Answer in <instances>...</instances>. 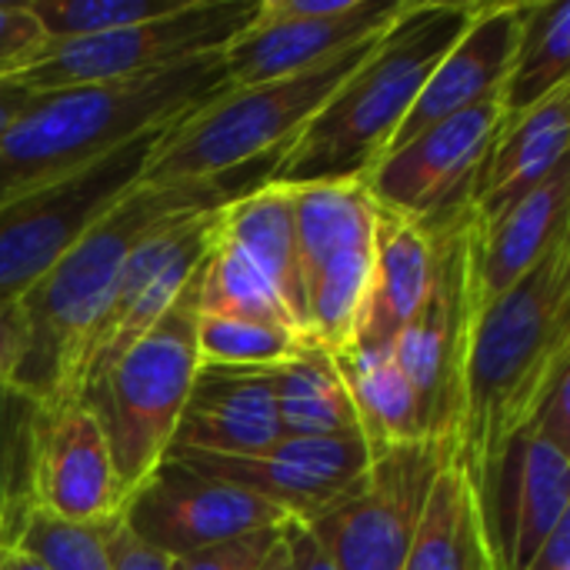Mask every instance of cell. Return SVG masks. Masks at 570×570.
Masks as SVG:
<instances>
[{"mask_svg":"<svg viewBox=\"0 0 570 570\" xmlns=\"http://www.w3.org/2000/svg\"><path fill=\"white\" fill-rule=\"evenodd\" d=\"M267 170L271 164L180 187L137 184L30 291L20 294L27 344L13 387L30 394L43 411L80 401L87 347L107 314L130 250L167 217L227 204L230 197L264 184Z\"/></svg>","mask_w":570,"mask_h":570,"instance_id":"6da1fadb","label":"cell"},{"mask_svg":"<svg viewBox=\"0 0 570 570\" xmlns=\"http://www.w3.org/2000/svg\"><path fill=\"white\" fill-rule=\"evenodd\" d=\"M564 374H570V237L474 321L454 461L478 504L508 448Z\"/></svg>","mask_w":570,"mask_h":570,"instance_id":"7a4b0ae2","label":"cell"},{"mask_svg":"<svg viewBox=\"0 0 570 570\" xmlns=\"http://www.w3.org/2000/svg\"><path fill=\"white\" fill-rule=\"evenodd\" d=\"M474 10L478 0H404L361 67L274 157L267 184L364 180Z\"/></svg>","mask_w":570,"mask_h":570,"instance_id":"3957f363","label":"cell"},{"mask_svg":"<svg viewBox=\"0 0 570 570\" xmlns=\"http://www.w3.org/2000/svg\"><path fill=\"white\" fill-rule=\"evenodd\" d=\"M224 90H230L224 60L210 53L127 83L40 94L0 137V207L210 104Z\"/></svg>","mask_w":570,"mask_h":570,"instance_id":"277c9868","label":"cell"},{"mask_svg":"<svg viewBox=\"0 0 570 570\" xmlns=\"http://www.w3.org/2000/svg\"><path fill=\"white\" fill-rule=\"evenodd\" d=\"M381 33L341 50L337 57L304 73L224 90L210 104L197 107L170 127V134L150 157L140 187L207 184L274 164V157L307 127V120L327 104V97L361 67Z\"/></svg>","mask_w":570,"mask_h":570,"instance_id":"5b68a950","label":"cell"},{"mask_svg":"<svg viewBox=\"0 0 570 570\" xmlns=\"http://www.w3.org/2000/svg\"><path fill=\"white\" fill-rule=\"evenodd\" d=\"M197 277L184 297L80 394L107 441L127 498L167 461L197 377Z\"/></svg>","mask_w":570,"mask_h":570,"instance_id":"8992f818","label":"cell"},{"mask_svg":"<svg viewBox=\"0 0 570 570\" xmlns=\"http://www.w3.org/2000/svg\"><path fill=\"white\" fill-rule=\"evenodd\" d=\"M257 13V0H187L180 10L80 40H47L13 77L37 94L107 87L220 53Z\"/></svg>","mask_w":570,"mask_h":570,"instance_id":"52a82bcc","label":"cell"},{"mask_svg":"<svg viewBox=\"0 0 570 570\" xmlns=\"http://www.w3.org/2000/svg\"><path fill=\"white\" fill-rule=\"evenodd\" d=\"M177 120L144 130L100 160L3 204L0 297H20L23 291H30L114 204H120L140 184L150 157Z\"/></svg>","mask_w":570,"mask_h":570,"instance_id":"ba28073f","label":"cell"},{"mask_svg":"<svg viewBox=\"0 0 570 570\" xmlns=\"http://www.w3.org/2000/svg\"><path fill=\"white\" fill-rule=\"evenodd\" d=\"M468 227L471 214L424 227L434 244L431 287L411 324L394 341V357L417 394L424 441L444 458H454L464 364L478 321L468 274Z\"/></svg>","mask_w":570,"mask_h":570,"instance_id":"9c48e42d","label":"cell"},{"mask_svg":"<svg viewBox=\"0 0 570 570\" xmlns=\"http://www.w3.org/2000/svg\"><path fill=\"white\" fill-rule=\"evenodd\" d=\"M504 127V100L488 97L384 154L361 180L371 200L421 227L471 214L474 187Z\"/></svg>","mask_w":570,"mask_h":570,"instance_id":"30bf717a","label":"cell"},{"mask_svg":"<svg viewBox=\"0 0 570 570\" xmlns=\"http://www.w3.org/2000/svg\"><path fill=\"white\" fill-rule=\"evenodd\" d=\"M451 461L431 444L381 448L357 488L307 528L337 570H404L428 491Z\"/></svg>","mask_w":570,"mask_h":570,"instance_id":"8fae6325","label":"cell"},{"mask_svg":"<svg viewBox=\"0 0 570 570\" xmlns=\"http://www.w3.org/2000/svg\"><path fill=\"white\" fill-rule=\"evenodd\" d=\"M120 518L144 544L157 548L170 561L254 531L291 524V518L267 501L227 481H214L177 458H167L127 498Z\"/></svg>","mask_w":570,"mask_h":570,"instance_id":"7c38bea8","label":"cell"},{"mask_svg":"<svg viewBox=\"0 0 570 570\" xmlns=\"http://www.w3.org/2000/svg\"><path fill=\"white\" fill-rule=\"evenodd\" d=\"M167 458L267 501L297 524H311L357 488L371 468L374 448L364 434H341L281 438L257 458H210L187 451H170Z\"/></svg>","mask_w":570,"mask_h":570,"instance_id":"4fadbf2b","label":"cell"},{"mask_svg":"<svg viewBox=\"0 0 570 570\" xmlns=\"http://www.w3.org/2000/svg\"><path fill=\"white\" fill-rule=\"evenodd\" d=\"M484 534L498 570H528L570 518V451L528 424L508 448L484 501Z\"/></svg>","mask_w":570,"mask_h":570,"instance_id":"5bb4252c","label":"cell"},{"mask_svg":"<svg viewBox=\"0 0 570 570\" xmlns=\"http://www.w3.org/2000/svg\"><path fill=\"white\" fill-rule=\"evenodd\" d=\"M404 0H354L337 17H271L261 10L254 20L220 50L230 90L257 87L304 73L341 50L381 33L401 10Z\"/></svg>","mask_w":570,"mask_h":570,"instance_id":"9a60e30c","label":"cell"},{"mask_svg":"<svg viewBox=\"0 0 570 570\" xmlns=\"http://www.w3.org/2000/svg\"><path fill=\"white\" fill-rule=\"evenodd\" d=\"M127 494L117 481L107 441L83 401L47 411L33 471V508L73 524H110Z\"/></svg>","mask_w":570,"mask_h":570,"instance_id":"2e32d148","label":"cell"},{"mask_svg":"<svg viewBox=\"0 0 570 570\" xmlns=\"http://www.w3.org/2000/svg\"><path fill=\"white\" fill-rule=\"evenodd\" d=\"M570 164L524 194L501 217L468 227V274L474 317L518 287L561 240L570 237Z\"/></svg>","mask_w":570,"mask_h":570,"instance_id":"e0dca14e","label":"cell"},{"mask_svg":"<svg viewBox=\"0 0 570 570\" xmlns=\"http://www.w3.org/2000/svg\"><path fill=\"white\" fill-rule=\"evenodd\" d=\"M274 367H197L170 451L257 458L284 431L274 404Z\"/></svg>","mask_w":570,"mask_h":570,"instance_id":"ac0fdd59","label":"cell"},{"mask_svg":"<svg viewBox=\"0 0 570 570\" xmlns=\"http://www.w3.org/2000/svg\"><path fill=\"white\" fill-rule=\"evenodd\" d=\"M521 27V3H478L471 23L454 40V47L441 57V63L431 70L424 90L417 94L414 107L401 120L391 147H404L428 127L441 124L451 114H461L488 97H498L514 57Z\"/></svg>","mask_w":570,"mask_h":570,"instance_id":"d6986e66","label":"cell"},{"mask_svg":"<svg viewBox=\"0 0 570 570\" xmlns=\"http://www.w3.org/2000/svg\"><path fill=\"white\" fill-rule=\"evenodd\" d=\"M568 144L570 83L534 104L528 114L504 120L474 187L471 217L478 224H488L514 207L568 160Z\"/></svg>","mask_w":570,"mask_h":570,"instance_id":"ffe728a7","label":"cell"},{"mask_svg":"<svg viewBox=\"0 0 570 570\" xmlns=\"http://www.w3.org/2000/svg\"><path fill=\"white\" fill-rule=\"evenodd\" d=\"M434 271L431 234L404 214L377 207L374 220V271L364 321L351 347H394L428 297Z\"/></svg>","mask_w":570,"mask_h":570,"instance_id":"44dd1931","label":"cell"},{"mask_svg":"<svg viewBox=\"0 0 570 570\" xmlns=\"http://www.w3.org/2000/svg\"><path fill=\"white\" fill-rule=\"evenodd\" d=\"M220 237L267 277V284L277 291V297L304 331V291L297 274L291 187L264 180L230 197L220 210Z\"/></svg>","mask_w":570,"mask_h":570,"instance_id":"7402d4cb","label":"cell"},{"mask_svg":"<svg viewBox=\"0 0 570 570\" xmlns=\"http://www.w3.org/2000/svg\"><path fill=\"white\" fill-rule=\"evenodd\" d=\"M404 570H498L478 494L454 458L441 464L428 491Z\"/></svg>","mask_w":570,"mask_h":570,"instance_id":"603a6c76","label":"cell"},{"mask_svg":"<svg viewBox=\"0 0 570 570\" xmlns=\"http://www.w3.org/2000/svg\"><path fill=\"white\" fill-rule=\"evenodd\" d=\"M331 357L351 394L357 428L374 451L424 441L417 394L404 377L394 347H347Z\"/></svg>","mask_w":570,"mask_h":570,"instance_id":"cb8c5ba5","label":"cell"},{"mask_svg":"<svg viewBox=\"0 0 570 570\" xmlns=\"http://www.w3.org/2000/svg\"><path fill=\"white\" fill-rule=\"evenodd\" d=\"M271 381L284 438L361 434L351 394L327 351L307 344L297 357L277 364Z\"/></svg>","mask_w":570,"mask_h":570,"instance_id":"d4e9b609","label":"cell"},{"mask_svg":"<svg viewBox=\"0 0 570 570\" xmlns=\"http://www.w3.org/2000/svg\"><path fill=\"white\" fill-rule=\"evenodd\" d=\"M570 83V0L521 3L514 57L501 87L504 120L528 114L534 104Z\"/></svg>","mask_w":570,"mask_h":570,"instance_id":"484cf974","label":"cell"},{"mask_svg":"<svg viewBox=\"0 0 570 570\" xmlns=\"http://www.w3.org/2000/svg\"><path fill=\"white\" fill-rule=\"evenodd\" d=\"M47 411L20 387L0 381V538L13 541L33 511V471Z\"/></svg>","mask_w":570,"mask_h":570,"instance_id":"4316f807","label":"cell"},{"mask_svg":"<svg viewBox=\"0 0 570 570\" xmlns=\"http://www.w3.org/2000/svg\"><path fill=\"white\" fill-rule=\"evenodd\" d=\"M197 314L297 327V321L291 317V311L277 297V291L267 284V277L237 247H230L220 234H217V244L207 254L200 277H197Z\"/></svg>","mask_w":570,"mask_h":570,"instance_id":"83f0119b","label":"cell"},{"mask_svg":"<svg viewBox=\"0 0 570 570\" xmlns=\"http://www.w3.org/2000/svg\"><path fill=\"white\" fill-rule=\"evenodd\" d=\"M194 344H197V367H277L297 357L311 341L287 324L197 314Z\"/></svg>","mask_w":570,"mask_h":570,"instance_id":"f1b7e54d","label":"cell"},{"mask_svg":"<svg viewBox=\"0 0 570 570\" xmlns=\"http://www.w3.org/2000/svg\"><path fill=\"white\" fill-rule=\"evenodd\" d=\"M184 3L187 0H27L23 7L40 23L43 37L53 43L160 20L180 10Z\"/></svg>","mask_w":570,"mask_h":570,"instance_id":"f546056e","label":"cell"},{"mask_svg":"<svg viewBox=\"0 0 570 570\" xmlns=\"http://www.w3.org/2000/svg\"><path fill=\"white\" fill-rule=\"evenodd\" d=\"M110 524H73L33 508L17 528L10 548L33 558L47 570H110L107 561Z\"/></svg>","mask_w":570,"mask_h":570,"instance_id":"4dcf8cb0","label":"cell"},{"mask_svg":"<svg viewBox=\"0 0 570 570\" xmlns=\"http://www.w3.org/2000/svg\"><path fill=\"white\" fill-rule=\"evenodd\" d=\"M284 528H271V531H254L214 548H204L190 558H177L174 570H261L267 554L274 551V544L281 541Z\"/></svg>","mask_w":570,"mask_h":570,"instance_id":"1f68e13d","label":"cell"},{"mask_svg":"<svg viewBox=\"0 0 570 570\" xmlns=\"http://www.w3.org/2000/svg\"><path fill=\"white\" fill-rule=\"evenodd\" d=\"M47 43L40 23L27 13L23 3H0V63L17 70L33 50Z\"/></svg>","mask_w":570,"mask_h":570,"instance_id":"d6a6232c","label":"cell"},{"mask_svg":"<svg viewBox=\"0 0 570 570\" xmlns=\"http://www.w3.org/2000/svg\"><path fill=\"white\" fill-rule=\"evenodd\" d=\"M107 561H110V570H174V561L160 554L157 548L144 544L124 524V518H117L107 528Z\"/></svg>","mask_w":570,"mask_h":570,"instance_id":"836d02e7","label":"cell"},{"mask_svg":"<svg viewBox=\"0 0 570 570\" xmlns=\"http://www.w3.org/2000/svg\"><path fill=\"white\" fill-rule=\"evenodd\" d=\"M23 344H27V327H23L20 297H0V381L13 384V374L23 357Z\"/></svg>","mask_w":570,"mask_h":570,"instance_id":"e575fe53","label":"cell"},{"mask_svg":"<svg viewBox=\"0 0 570 570\" xmlns=\"http://www.w3.org/2000/svg\"><path fill=\"white\" fill-rule=\"evenodd\" d=\"M284 541H287L294 570H337V564L331 561V554L324 551V544L317 541V534L307 524L291 521L284 528Z\"/></svg>","mask_w":570,"mask_h":570,"instance_id":"d590c367","label":"cell"},{"mask_svg":"<svg viewBox=\"0 0 570 570\" xmlns=\"http://www.w3.org/2000/svg\"><path fill=\"white\" fill-rule=\"evenodd\" d=\"M40 94L27 83H20L13 73H0V137L7 134V127L37 100Z\"/></svg>","mask_w":570,"mask_h":570,"instance_id":"8d00e7d4","label":"cell"},{"mask_svg":"<svg viewBox=\"0 0 570 570\" xmlns=\"http://www.w3.org/2000/svg\"><path fill=\"white\" fill-rule=\"evenodd\" d=\"M0 570H47L43 564H37L33 558L20 554L17 548H0Z\"/></svg>","mask_w":570,"mask_h":570,"instance_id":"74e56055","label":"cell"},{"mask_svg":"<svg viewBox=\"0 0 570 570\" xmlns=\"http://www.w3.org/2000/svg\"><path fill=\"white\" fill-rule=\"evenodd\" d=\"M261 570H294L291 564V551H287V541H284V534H281V541L274 544V551L267 554V561H264V568Z\"/></svg>","mask_w":570,"mask_h":570,"instance_id":"f35d334b","label":"cell"},{"mask_svg":"<svg viewBox=\"0 0 570 570\" xmlns=\"http://www.w3.org/2000/svg\"><path fill=\"white\" fill-rule=\"evenodd\" d=\"M0 73H13V70H10V67H3V63H0Z\"/></svg>","mask_w":570,"mask_h":570,"instance_id":"ab89813d","label":"cell"},{"mask_svg":"<svg viewBox=\"0 0 570 570\" xmlns=\"http://www.w3.org/2000/svg\"><path fill=\"white\" fill-rule=\"evenodd\" d=\"M0 548H7V544H3V538H0Z\"/></svg>","mask_w":570,"mask_h":570,"instance_id":"60d3db41","label":"cell"},{"mask_svg":"<svg viewBox=\"0 0 570 570\" xmlns=\"http://www.w3.org/2000/svg\"><path fill=\"white\" fill-rule=\"evenodd\" d=\"M564 570H570V568H564Z\"/></svg>","mask_w":570,"mask_h":570,"instance_id":"b9f144b4","label":"cell"}]
</instances>
